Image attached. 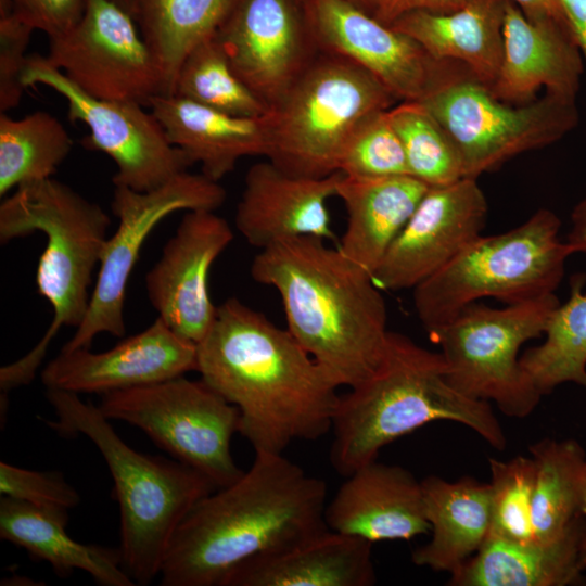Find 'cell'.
Returning a JSON list of instances; mask_svg holds the SVG:
<instances>
[{"instance_id":"1","label":"cell","mask_w":586,"mask_h":586,"mask_svg":"<svg viewBox=\"0 0 586 586\" xmlns=\"http://www.w3.org/2000/svg\"><path fill=\"white\" fill-rule=\"evenodd\" d=\"M201 379L240 412L255 453L283 454L332 428L340 385L288 329L231 297L196 345Z\"/></svg>"},{"instance_id":"2","label":"cell","mask_w":586,"mask_h":586,"mask_svg":"<svg viewBox=\"0 0 586 586\" xmlns=\"http://www.w3.org/2000/svg\"><path fill=\"white\" fill-rule=\"evenodd\" d=\"M327 484L283 454L255 453L233 484L202 498L177 527L162 586H222L241 563L293 547L329 527Z\"/></svg>"},{"instance_id":"3","label":"cell","mask_w":586,"mask_h":586,"mask_svg":"<svg viewBox=\"0 0 586 586\" xmlns=\"http://www.w3.org/2000/svg\"><path fill=\"white\" fill-rule=\"evenodd\" d=\"M252 278L277 290L288 330L340 386L381 366L390 331L373 276L323 239L300 237L262 249Z\"/></svg>"},{"instance_id":"4","label":"cell","mask_w":586,"mask_h":586,"mask_svg":"<svg viewBox=\"0 0 586 586\" xmlns=\"http://www.w3.org/2000/svg\"><path fill=\"white\" fill-rule=\"evenodd\" d=\"M442 420L472 429L496 449L507 445L491 404L471 398L449 383L441 353L390 331L378 370L340 396L331 428V464L346 477L377 460L384 446Z\"/></svg>"},{"instance_id":"5","label":"cell","mask_w":586,"mask_h":586,"mask_svg":"<svg viewBox=\"0 0 586 586\" xmlns=\"http://www.w3.org/2000/svg\"><path fill=\"white\" fill-rule=\"evenodd\" d=\"M111 219L97 203L51 178L21 186L0 205V243L42 232L47 237L36 271L38 293L53 317L38 344L0 369V388L30 383L62 327L78 328L91 298L92 272L100 263Z\"/></svg>"},{"instance_id":"6","label":"cell","mask_w":586,"mask_h":586,"mask_svg":"<svg viewBox=\"0 0 586 586\" xmlns=\"http://www.w3.org/2000/svg\"><path fill=\"white\" fill-rule=\"evenodd\" d=\"M47 398L58 417L47 424L60 433L87 436L103 456L119 505L123 565L136 585H149L160 575L179 524L215 486L178 460L131 448L99 407L84 403L79 394L47 390Z\"/></svg>"},{"instance_id":"7","label":"cell","mask_w":586,"mask_h":586,"mask_svg":"<svg viewBox=\"0 0 586 586\" xmlns=\"http://www.w3.org/2000/svg\"><path fill=\"white\" fill-rule=\"evenodd\" d=\"M560 226L555 213L538 209L507 232L481 234L413 288L416 313L430 336L480 298L510 305L555 293L572 254Z\"/></svg>"},{"instance_id":"8","label":"cell","mask_w":586,"mask_h":586,"mask_svg":"<svg viewBox=\"0 0 586 586\" xmlns=\"http://www.w3.org/2000/svg\"><path fill=\"white\" fill-rule=\"evenodd\" d=\"M396 100L364 68L322 53L269 109L266 157L296 176L321 178L340 171L342 151L355 129Z\"/></svg>"},{"instance_id":"9","label":"cell","mask_w":586,"mask_h":586,"mask_svg":"<svg viewBox=\"0 0 586 586\" xmlns=\"http://www.w3.org/2000/svg\"><path fill=\"white\" fill-rule=\"evenodd\" d=\"M560 304L555 293L492 308L472 303L431 337L440 344L449 383L462 394L494 402L508 417L525 418L543 396L520 364L521 346L546 331Z\"/></svg>"},{"instance_id":"10","label":"cell","mask_w":586,"mask_h":586,"mask_svg":"<svg viewBox=\"0 0 586 586\" xmlns=\"http://www.w3.org/2000/svg\"><path fill=\"white\" fill-rule=\"evenodd\" d=\"M453 63L419 102L456 144L464 178L476 179L518 154L556 142L578 122L575 101L546 93L514 107L469 71L450 69Z\"/></svg>"},{"instance_id":"11","label":"cell","mask_w":586,"mask_h":586,"mask_svg":"<svg viewBox=\"0 0 586 586\" xmlns=\"http://www.w3.org/2000/svg\"><path fill=\"white\" fill-rule=\"evenodd\" d=\"M109 420L142 430L176 460L203 474L216 489L244 473L231 454L239 432V409L202 379L184 375L101 395L98 406Z\"/></svg>"},{"instance_id":"12","label":"cell","mask_w":586,"mask_h":586,"mask_svg":"<svg viewBox=\"0 0 586 586\" xmlns=\"http://www.w3.org/2000/svg\"><path fill=\"white\" fill-rule=\"evenodd\" d=\"M225 200L226 191L217 181L188 170L146 192L115 186L112 211L118 226L105 241L88 311L61 351L90 348L99 333L124 336L127 284L149 234L176 211H216Z\"/></svg>"},{"instance_id":"13","label":"cell","mask_w":586,"mask_h":586,"mask_svg":"<svg viewBox=\"0 0 586 586\" xmlns=\"http://www.w3.org/2000/svg\"><path fill=\"white\" fill-rule=\"evenodd\" d=\"M23 84L25 88L47 86L67 101L71 122H81L90 130L84 144L114 161V186L151 191L191 166L184 154L169 142L156 116L140 103L95 99L39 54L28 56Z\"/></svg>"},{"instance_id":"14","label":"cell","mask_w":586,"mask_h":586,"mask_svg":"<svg viewBox=\"0 0 586 586\" xmlns=\"http://www.w3.org/2000/svg\"><path fill=\"white\" fill-rule=\"evenodd\" d=\"M44 59L95 99L148 106L165 93L160 66L133 16L113 0H86L79 21L50 38Z\"/></svg>"},{"instance_id":"15","label":"cell","mask_w":586,"mask_h":586,"mask_svg":"<svg viewBox=\"0 0 586 586\" xmlns=\"http://www.w3.org/2000/svg\"><path fill=\"white\" fill-rule=\"evenodd\" d=\"M305 16L315 48L364 68L397 100L419 101L449 63L345 0H305Z\"/></svg>"},{"instance_id":"16","label":"cell","mask_w":586,"mask_h":586,"mask_svg":"<svg viewBox=\"0 0 586 586\" xmlns=\"http://www.w3.org/2000/svg\"><path fill=\"white\" fill-rule=\"evenodd\" d=\"M487 201L476 179L432 187L388 247L373 279L380 289H413L481 235Z\"/></svg>"},{"instance_id":"17","label":"cell","mask_w":586,"mask_h":586,"mask_svg":"<svg viewBox=\"0 0 586 586\" xmlns=\"http://www.w3.org/2000/svg\"><path fill=\"white\" fill-rule=\"evenodd\" d=\"M232 240L228 221L215 211H188L145 276L146 294L158 317L196 345L217 314L208 291L211 267Z\"/></svg>"},{"instance_id":"18","label":"cell","mask_w":586,"mask_h":586,"mask_svg":"<svg viewBox=\"0 0 586 586\" xmlns=\"http://www.w3.org/2000/svg\"><path fill=\"white\" fill-rule=\"evenodd\" d=\"M216 38L237 76L269 109L309 65L315 48L294 0H242Z\"/></svg>"},{"instance_id":"19","label":"cell","mask_w":586,"mask_h":586,"mask_svg":"<svg viewBox=\"0 0 586 586\" xmlns=\"http://www.w3.org/2000/svg\"><path fill=\"white\" fill-rule=\"evenodd\" d=\"M196 344L177 335L160 317L109 351H61L42 370L47 390L106 394L151 385L196 371Z\"/></svg>"},{"instance_id":"20","label":"cell","mask_w":586,"mask_h":586,"mask_svg":"<svg viewBox=\"0 0 586 586\" xmlns=\"http://www.w3.org/2000/svg\"><path fill=\"white\" fill-rule=\"evenodd\" d=\"M342 176H296L269 160L258 162L245 175L235 228L260 250L300 237L333 239L327 202L336 194Z\"/></svg>"},{"instance_id":"21","label":"cell","mask_w":586,"mask_h":586,"mask_svg":"<svg viewBox=\"0 0 586 586\" xmlns=\"http://www.w3.org/2000/svg\"><path fill=\"white\" fill-rule=\"evenodd\" d=\"M583 55L570 23L531 20L510 0L504 23L502 61L489 89L505 103L531 102L535 92L575 101Z\"/></svg>"},{"instance_id":"22","label":"cell","mask_w":586,"mask_h":586,"mask_svg":"<svg viewBox=\"0 0 586 586\" xmlns=\"http://www.w3.org/2000/svg\"><path fill=\"white\" fill-rule=\"evenodd\" d=\"M324 522L331 531L370 543L409 540L430 531L421 481L377 460L346 476L326 505Z\"/></svg>"},{"instance_id":"23","label":"cell","mask_w":586,"mask_h":586,"mask_svg":"<svg viewBox=\"0 0 586 586\" xmlns=\"http://www.w3.org/2000/svg\"><path fill=\"white\" fill-rule=\"evenodd\" d=\"M586 517L548 539L488 536L455 574L451 586H569L586 582Z\"/></svg>"},{"instance_id":"24","label":"cell","mask_w":586,"mask_h":586,"mask_svg":"<svg viewBox=\"0 0 586 586\" xmlns=\"http://www.w3.org/2000/svg\"><path fill=\"white\" fill-rule=\"evenodd\" d=\"M162 124L169 142L201 173L219 181L245 156H267L270 145L268 113L241 117L193 101L158 94L148 104Z\"/></svg>"},{"instance_id":"25","label":"cell","mask_w":586,"mask_h":586,"mask_svg":"<svg viewBox=\"0 0 586 586\" xmlns=\"http://www.w3.org/2000/svg\"><path fill=\"white\" fill-rule=\"evenodd\" d=\"M372 543L330 528L293 547L250 559L222 586H371Z\"/></svg>"},{"instance_id":"26","label":"cell","mask_w":586,"mask_h":586,"mask_svg":"<svg viewBox=\"0 0 586 586\" xmlns=\"http://www.w3.org/2000/svg\"><path fill=\"white\" fill-rule=\"evenodd\" d=\"M507 1L467 0L450 13L412 11L390 26L413 39L435 61L463 65L491 89L502 61Z\"/></svg>"},{"instance_id":"27","label":"cell","mask_w":586,"mask_h":586,"mask_svg":"<svg viewBox=\"0 0 586 586\" xmlns=\"http://www.w3.org/2000/svg\"><path fill=\"white\" fill-rule=\"evenodd\" d=\"M430 188L409 175L362 178L343 174L335 196L345 206L347 225L339 250L373 276Z\"/></svg>"},{"instance_id":"28","label":"cell","mask_w":586,"mask_h":586,"mask_svg":"<svg viewBox=\"0 0 586 586\" xmlns=\"http://www.w3.org/2000/svg\"><path fill=\"white\" fill-rule=\"evenodd\" d=\"M431 539L417 548L416 565L455 574L486 542L491 531V485L471 476L421 481Z\"/></svg>"},{"instance_id":"29","label":"cell","mask_w":586,"mask_h":586,"mask_svg":"<svg viewBox=\"0 0 586 586\" xmlns=\"http://www.w3.org/2000/svg\"><path fill=\"white\" fill-rule=\"evenodd\" d=\"M67 521V509L0 498L1 539L49 562L59 575L81 570L103 586L136 585L123 565L119 548L76 542L66 532Z\"/></svg>"},{"instance_id":"30","label":"cell","mask_w":586,"mask_h":586,"mask_svg":"<svg viewBox=\"0 0 586 586\" xmlns=\"http://www.w3.org/2000/svg\"><path fill=\"white\" fill-rule=\"evenodd\" d=\"M242 0H135L132 16L173 95L178 71L200 43L217 36Z\"/></svg>"},{"instance_id":"31","label":"cell","mask_w":586,"mask_h":586,"mask_svg":"<svg viewBox=\"0 0 586 586\" xmlns=\"http://www.w3.org/2000/svg\"><path fill=\"white\" fill-rule=\"evenodd\" d=\"M528 449L535 463V538L548 539L586 517V451L572 438H544Z\"/></svg>"},{"instance_id":"32","label":"cell","mask_w":586,"mask_h":586,"mask_svg":"<svg viewBox=\"0 0 586 586\" xmlns=\"http://www.w3.org/2000/svg\"><path fill=\"white\" fill-rule=\"evenodd\" d=\"M585 281L584 275L571 278L570 297L553 310L544 343L520 357L522 368L542 395L568 382L586 390Z\"/></svg>"},{"instance_id":"33","label":"cell","mask_w":586,"mask_h":586,"mask_svg":"<svg viewBox=\"0 0 586 586\" xmlns=\"http://www.w3.org/2000/svg\"><path fill=\"white\" fill-rule=\"evenodd\" d=\"M72 146L63 124L48 112L22 118L0 113V195L51 178Z\"/></svg>"},{"instance_id":"34","label":"cell","mask_w":586,"mask_h":586,"mask_svg":"<svg viewBox=\"0 0 586 586\" xmlns=\"http://www.w3.org/2000/svg\"><path fill=\"white\" fill-rule=\"evenodd\" d=\"M173 95L241 117H259L269 111L233 72L216 37L200 43L186 56Z\"/></svg>"},{"instance_id":"35","label":"cell","mask_w":586,"mask_h":586,"mask_svg":"<svg viewBox=\"0 0 586 586\" xmlns=\"http://www.w3.org/2000/svg\"><path fill=\"white\" fill-rule=\"evenodd\" d=\"M388 116L403 144L410 176L431 188L464 178L456 144L419 101H403L388 110Z\"/></svg>"},{"instance_id":"36","label":"cell","mask_w":586,"mask_h":586,"mask_svg":"<svg viewBox=\"0 0 586 586\" xmlns=\"http://www.w3.org/2000/svg\"><path fill=\"white\" fill-rule=\"evenodd\" d=\"M491 531L488 536L514 542L535 539L533 496L535 463L532 457L489 459Z\"/></svg>"},{"instance_id":"37","label":"cell","mask_w":586,"mask_h":586,"mask_svg":"<svg viewBox=\"0 0 586 586\" xmlns=\"http://www.w3.org/2000/svg\"><path fill=\"white\" fill-rule=\"evenodd\" d=\"M388 110L369 116L352 133L339 163V170L344 175L362 178L410 176Z\"/></svg>"},{"instance_id":"38","label":"cell","mask_w":586,"mask_h":586,"mask_svg":"<svg viewBox=\"0 0 586 586\" xmlns=\"http://www.w3.org/2000/svg\"><path fill=\"white\" fill-rule=\"evenodd\" d=\"M35 29L15 13L12 0H0V113L18 105L24 90L26 49Z\"/></svg>"},{"instance_id":"39","label":"cell","mask_w":586,"mask_h":586,"mask_svg":"<svg viewBox=\"0 0 586 586\" xmlns=\"http://www.w3.org/2000/svg\"><path fill=\"white\" fill-rule=\"evenodd\" d=\"M0 493L40 507L69 509L80 502L77 491L59 471H34L0 462Z\"/></svg>"},{"instance_id":"40","label":"cell","mask_w":586,"mask_h":586,"mask_svg":"<svg viewBox=\"0 0 586 586\" xmlns=\"http://www.w3.org/2000/svg\"><path fill=\"white\" fill-rule=\"evenodd\" d=\"M15 13L50 38L69 30L80 18L86 0H12Z\"/></svg>"},{"instance_id":"41","label":"cell","mask_w":586,"mask_h":586,"mask_svg":"<svg viewBox=\"0 0 586 586\" xmlns=\"http://www.w3.org/2000/svg\"><path fill=\"white\" fill-rule=\"evenodd\" d=\"M467 0H381L373 16L390 25L397 17L412 11L450 13L464 5Z\"/></svg>"},{"instance_id":"42","label":"cell","mask_w":586,"mask_h":586,"mask_svg":"<svg viewBox=\"0 0 586 586\" xmlns=\"http://www.w3.org/2000/svg\"><path fill=\"white\" fill-rule=\"evenodd\" d=\"M531 20H556L570 23L560 0H510ZM571 25V24H570Z\"/></svg>"},{"instance_id":"43","label":"cell","mask_w":586,"mask_h":586,"mask_svg":"<svg viewBox=\"0 0 586 586\" xmlns=\"http://www.w3.org/2000/svg\"><path fill=\"white\" fill-rule=\"evenodd\" d=\"M586 61V0H560Z\"/></svg>"},{"instance_id":"44","label":"cell","mask_w":586,"mask_h":586,"mask_svg":"<svg viewBox=\"0 0 586 586\" xmlns=\"http://www.w3.org/2000/svg\"><path fill=\"white\" fill-rule=\"evenodd\" d=\"M571 230L568 234L566 244L572 254H586V198L573 209L571 215Z\"/></svg>"},{"instance_id":"45","label":"cell","mask_w":586,"mask_h":586,"mask_svg":"<svg viewBox=\"0 0 586 586\" xmlns=\"http://www.w3.org/2000/svg\"><path fill=\"white\" fill-rule=\"evenodd\" d=\"M373 15L381 0H345Z\"/></svg>"},{"instance_id":"46","label":"cell","mask_w":586,"mask_h":586,"mask_svg":"<svg viewBox=\"0 0 586 586\" xmlns=\"http://www.w3.org/2000/svg\"><path fill=\"white\" fill-rule=\"evenodd\" d=\"M132 15L135 0H113Z\"/></svg>"}]
</instances>
